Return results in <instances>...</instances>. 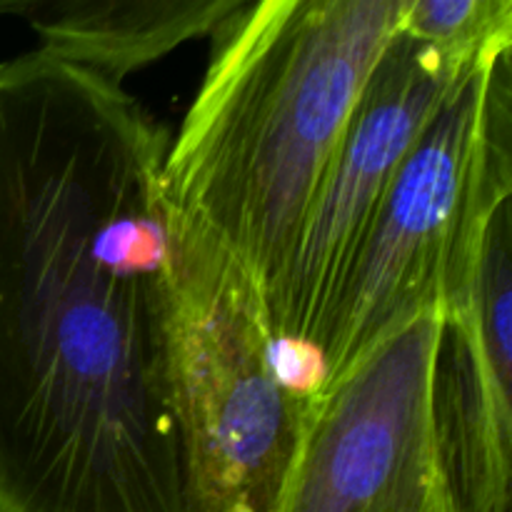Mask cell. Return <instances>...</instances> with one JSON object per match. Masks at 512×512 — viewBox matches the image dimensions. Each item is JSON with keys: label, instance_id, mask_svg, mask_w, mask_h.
Wrapping results in <instances>:
<instances>
[{"label": "cell", "instance_id": "obj_3", "mask_svg": "<svg viewBox=\"0 0 512 512\" xmlns=\"http://www.w3.org/2000/svg\"><path fill=\"white\" fill-rule=\"evenodd\" d=\"M510 53L470 73L395 175L330 313L313 388L418 320L478 250L490 213L512 195Z\"/></svg>", "mask_w": 512, "mask_h": 512}, {"label": "cell", "instance_id": "obj_8", "mask_svg": "<svg viewBox=\"0 0 512 512\" xmlns=\"http://www.w3.org/2000/svg\"><path fill=\"white\" fill-rule=\"evenodd\" d=\"M245 0H30L43 53L113 85L215 28Z\"/></svg>", "mask_w": 512, "mask_h": 512}, {"label": "cell", "instance_id": "obj_7", "mask_svg": "<svg viewBox=\"0 0 512 512\" xmlns=\"http://www.w3.org/2000/svg\"><path fill=\"white\" fill-rule=\"evenodd\" d=\"M512 195L445 300L433 370L440 470L455 512H512Z\"/></svg>", "mask_w": 512, "mask_h": 512}, {"label": "cell", "instance_id": "obj_5", "mask_svg": "<svg viewBox=\"0 0 512 512\" xmlns=\"http://www.w3.org/2000/svg\"><path fill=\"white\" fill-rule=\"evenodd\" d=\"M440 328V310L420 315L308 395V430L275 512H455L433 423Z\"/></svg>", "mask_w": 512, "mask_h": 512}, {"label": "cell", "instance_id": "obj_9", "mask_svg": "<svg viewBox=\"0 0 512 512\" xmlns=\"http://www.w3.org/2000/svg\"><path fill=\"white\" fill-rule=\"evenodd\" d=\"M403 33L470 73L512 50V0H408Z\"/></svg>", "mask_w": 512, "mask_h": 512}, {"label": "cell", "instance_id": "obj_10", "mask_svg": "<svg viewBox=\"0 0 512 512\" xmlns=\"http://www.w3.org/2000/svg\"><path fill=\"white\" fill-rule=\"evenodd\" d=\"M30 0H0V15H20L23 18Z\"/></svg>", "mask_w": 512, "mask_h": 512}, {"label": "cell", "instance_id": "obj_4", "mask_svg": "<svg viewBox=\"0 0 512 512\" xmlns=\"http://www.w3.org/2000/svg\"><path fill=\"white\" fill-rule=\"evenodd\" d=\"M173 263L180 410L198 512H275L308 430V393L285 375L258 285L178 210Z\"/></svg>", "mask_w": 512, "mask_h": 512}, {"label": "cell", "instance_id": "obj_2", "mask_svg": "<svg viewBox=\"0 0 512 512\" xmlns=\"http://www.w3.org/2000/svg\"><path fill=\"white\" fill-rule=\"evenodd\" d=\"M405 10L408 0H245L215 28L168 143L165 190L253 278L263 305Z\"/></svg>", "mask_w": 512, "mask_h": 512}, {"label": "cell", "instance_id": "obj_6", "mask_svg": "<svg viewBox=\"0 0 512 512\" xmlns=\"http://www.w3.org/2000/svg\"><path fill=\"white\" fill-rule=\"evenodd\" d=\"M470 73L453 68L403 28L380 55L315 195L283 283L265 305L285 355H313L318 363L330 313L395 175Z\"/></svg>", "mask_w": 512, "mask_h": 512}, {"label": "cell", "instance_id": "obj_1", "mask_svg": "<svg viewBox=\"0 0 512 512\" xmlns=\"http://www.w3.org/2000/svg\"><path fill=\"white\" fill-rule=\"evenodd\" d=\"M168 143L123 85L0 63V512H198Z\"/></svg>", "mask_w": 512, "mask_h": 512}]
</instances>
